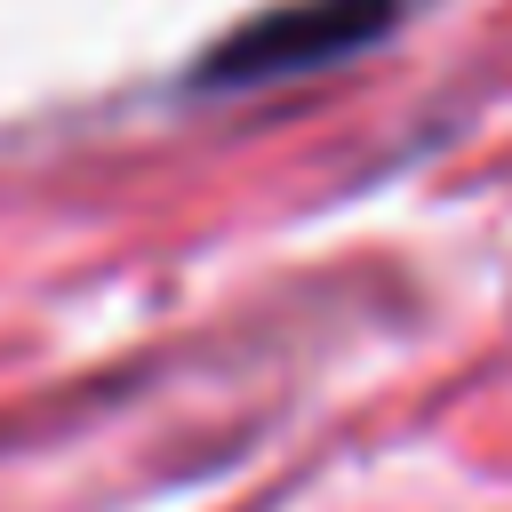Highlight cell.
I'll return each mask as SVG.
<instances>
[{
    "label": "cell",
    "instance_id": "obj_1",
    "mask_svg": "<svg viewBox=\"0 0 512 512\" xmlns=\"http://www.w3.org/2000/svg\"><path fill=\"white\" fill-rule=\"evenodd\" d=\"M376 24H384V0H296V8L264 16V24H248V32L216 56V72H224V80L296 72V64H320V56L352 48V40H368Z\"/></svg>",
    "mask_w": 512,
    "mask_h": 512
}]
</instances>
